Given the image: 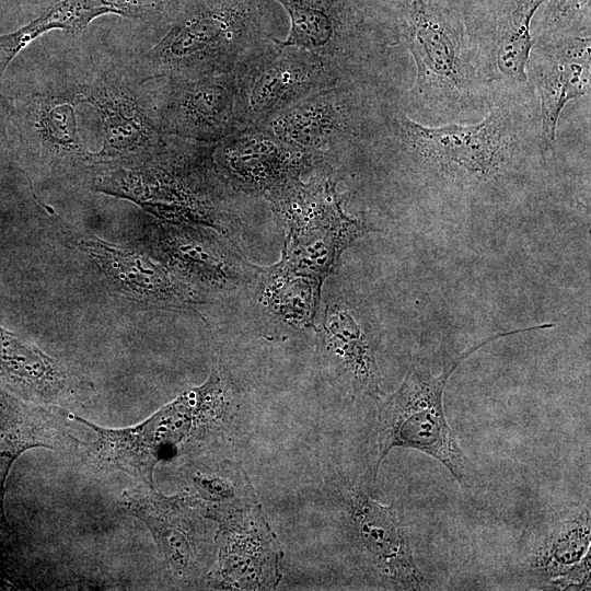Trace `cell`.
<instances>
[{
  "instance_id": "obj_11",
  "label": "cell",
  "mask_w": 591,
  "mask_h": 591,
  "mask_svg": "<svg viewBox=\"0 0 591 591\" xmlns=\"http://www.w3.org/2000/svg\"><path fill=\"white\" fill-rule=\"evenodd\" d=\"M349 80L339 67L321 56L278 45L242 74L246 121L248 126L260 124L315 92Z\"/></svg>"
},
{
  "instance_id": "obj_12",
  "label": "cell",
  "mask_w": 591,
  "mask_h": 591,
  "mask_svg": "<svg viewBox=\"0 0 591 591\" xmlns=\"http://www.w3.org/2000/svg\"><path fill=\"white\" fill-rule=\"evenodd\" d=\"M337 495L357 547L385 583L398 590L426 589L395 505H382L357 486L337 487Z\"/></svg>"
},
{
  "instance_id": "obj_6",
  "label": "cell",
  "mask_w": 591,
  "mask_h": 591,
  "mask_svg": "<svg viewBox=\"0 0 591 591\" xmlns=\"http://www.w3.org/2000/svg\"><path fill=\"white\" fill-rule=\"evenodd\" d=\"M243 73L153 80L159 84L148 93L161 130L166 136L212 144L250 127L242 95Z\"/></svg>"
},
{
  "instance_id": "obj_20",
  "label": "cell",
  "mask_w": 591,
  "mask_h": 591,
  "mask_svg": "<svg viewBox=\"0 0 591 591\" xmlns=\"http://www.w3.org/2000/svg\"><path fill=\"white\" fill-rule=\"evenodd\" d=\"M322 352L355 397H382L375 346L344 304H328L321 325Z\"/></svg>"
},
{
  "instance_id": "obj_5",
  "label": "cell",
  "mask_w": 591,
  "mask_h": 591,
  "mask_svg": "<svg viewBox=\"0 0 591 591\" xmlns=\"http://www.w3.org/2000/svg\"><path fill=\"white\" fill-rule=\"evenodd\" d=\"M38 206L47 225L68 248L83 256L107 286L127 299L158 308H186L202 303V293L148 254L83 232L50 207Z\"/></svg>"
},
{
  "instance_id": "obj_19",
  "label": "cell",
  "mask_w": 591,
  "mask_h": 591,
  "mask_svg": "<svg viewBox=\"0 0 591 591\" xmlns=\"http://www.w3.org/2000/svg\"><path fill=\"white\" fill-rule=\"evenodd\" d=\"M166 0H53L35 20L12 33L0 35V77L13 58L39 35L61 30L81 35L97 16L117 14L134 20H151Z\"/></svg>"
},
{
  "instance_id": "obj_25",
  "label": "cell",
  "mask_w": 591,
  "mask_h": 591,
  "mask_svg": "<svg viewBox=\"0 0 591 591\" xmlns=\"http://www.w3.org/2000/svg\"><path fill=\"white\" fill-rule=\"evenodd\" d=\"M590 10V0H549L546 15L551 23L565 26Z\"/></svg>"
},
{
  "instance_id": "obj_3",
  "label": "cell",
  "mask_w": 591,
  "mask_h": 591,
  "mask_svg": "<svg viewBox=\"0 0 591 591\" xmlns=\"http://www.w3.org/2000/svg\"><path fill=\"white\" fill-rule=\"evenodd\" d=\"M547 324L497 333L450 360L440 374L421 364H413L399 387L378 402L373 431L371 475L375 480L379 468L395 448L425 453L441 463L462 489L471 490L477 482L474 463L457 442L443 405L448 380L457 367L485 345L519 333L545 329Z\"/></svg>"
},
{
  "instance_id": "obj_27",
  "label": "cell",
  "mask_w": 591,
  "mask_h": 591,
  "mask_svg": "<svg viewBox=\"0 0 591 591\" xmlns=\"http://www.w3.org/2000/svg\"><path fill=\"white\" fill-rule=\"evenodd\" d=\"M14 104L0 94V136L7 138V130L13 114Z\"/></svg>"
},
{
  "instance_id": "obj_4",
  "label": "cell",
  "mask_w": 591,
  "mask_h": 591,
  "mask_svg": "<svg viewBox=\"0 0 591 591\" xmlns=\"http://www.w3.org/2000/svg\"><path fill=\"white\" fill-rule=\"evenodd\" d=\"M73 84L81 103L95 108L102 118V148L92 152L91 165L135 164L167 146L171 136L161 130L148 90L129 61H97Z\"/></svg>"
},
{
  "instance_id": "obj_15",
  "label": "cell",
  "mask_w": 591,
  "mask_h": 591,
  "mask_svg": "<svg viewBox=\"0 0 591 591\" xmlns=\"http://www.w3.org/2000/svg\"><path fill=\"white\" fill-rule=\"evenodd\" d=\"M140 233V240L163 266L192 287L220 290L243 277V263L198 224L153 217Z\"/></svg>"
},
{
  "instance_id": "obj_17",
  "label": "cell",
  "mask_w": 591,
  "mask_h": 591,
  "mask_svg": "<svg viewBox=\"0 0 591 591\" xmlns=\"http://www.w3.org/2000/svg\"><path fill=\"white\" fill-rule=\"evenodd\" d=\"M0 380L48 409L90 401L93 386L59 360L0 326Z\"/></svg>"
},
{
  "instance_id": "obj_18",
  "label": "cell",
  "mask_w": 591,
  "mask_h": 591,
  "mask_svg": "<svg viewBox=\"0 0 591 591\" xmlns=\"http://www.w3.org/2000/svg\"><path fill=\"white\" fill-rule=\"evenodd\" d=\"M290 16V30L279 46H292L321 56L350 77L358 61L356 30L345 0H277Z\"/></svg>"
},
{
  "instance_id": "obj_13",
  "label": "cell",
  "mask_w": 591,
  "mask_h": 591,
  "mask_svg": "<svg viewBox=\"0 0 591 591\" xmlns=\"http://www.w3.org/2000/svg\"><path fill=\"white\" fill-rule=\"evenodd\" d=\"M216 569L209 573L220 589L268 590L282 577L283 551L260 503L218 522Z\"/></svg>"
},
{
  "instance_id": "obj_7",
  "label": "cell",
  "mask_w": 591,
  "mask_h": 591,
  "mask_svg": "<svg viewBox=\"0 0 591 591\" xmlns=\"http://www.w3.org/2000/svg\"><path fill=\"white\" fill-rule=\"evenodd\" d=\"M82 104L73 83H54L14 105L10 119L21 151L48 176L86 183L91 154L78 126Z\"/></svg>"
},
{
  "instance_id": "obj_16",
  "label": "cell",
  "mask_w": 591,
  "mask_h": 591,
  "mask_svg": "<svg viewBox=\"0 0 591 591\" xmlns=\"http://www.w3.org/2000/svg\"><path fill=\"white\" fill-rule=\"evenodd\" d=\"M348 83L315 92L259 125L280 141L325 161L331 152L359 132L355 97Z\"/></svg>"
},
{
  "instance_id": "obj_21",
  "label": "cell",
  "mask_w": 591,
  "mask_h": 591,
  "mask_svg": "<svg viewBox=\"0 0 591 591\" xmlns=\"http://www.w3.org/2000/svg\"><path fill=\"white\" fill-rule=\"evenodd\" d=\"M590 38L569 37L544 47L534 77L541 97L542 132L548 142L556 138L565 105L590 91Z\"/></svg>"
},
{
  "instance_id": "obj_23",
  "label": "cell",
  "mask_w": 591,
  "mask_h": 591,
  "mask_svg": "<svg viewBox=\"0 0 591 591\" xmlns=\"http://www.w3.org/2000/svg\"><path fill=\"white\" fill-rule=\"evenodd\" d=\"M589 505L557 521L526 560L529 569L551 580L564 575L590 552Z\"/></svg>"
},
{
  "instance_id": "obj_1",
  "label": "cell",
  "mask_w": 591,
  "mask_h": 591,
  "mask_svg": "<svg viewBox=\"0 0 591 591\" xmlns=\"http://www.w3.org/2000/svg\"><path fill=\"white\" fill-rule=\"evenodd\" d=\"M257 0H201L130 60L141 82L243 73L278 48Z\"/></svg>"
},
{
  "instance_id": "obj_10",
  "label": "cell",
  "mask_w": 591,
  "mask_h": 591,
  "mask_svg": "<svg viewBox=\"0 0 591 591\" xmlns=\"http://www.w3.org/2000/svg\"><path fill=\"white\" fill-rule=\"evenodd\" d=\"M211 160L227 185L268 198L300 179L303 171L324 162L280 141L259 124L212 143Z\"/></svg>"
},
{
  "instance_id": "obj_14",
  "label": "cell",
  "mask_w": 591,
  "mask_h": 591,
  "mask_svg": "<svg viewBox=\"0 0 591 591\" xmlns=\"http://www.w3.org/2000/svg\"><path fill=\"white\" fill-rule=\"evenodd\" d=\"M396 118L407 144L444 167L483 177L496 172L503 160L509 128L508 116L499 107L472 125L428 127L403 113Z\"/></svg>"
},
{
  "instance_id": "obj_9",
  "label": "cell",
  "mask_w": 591,
  "mask_h": 591,
  "mask_svg": "<svg viewBox=\"0 0 591 591\" xmlns=\"http://www.w3.org/2000/svg\"><path fill=\"white\" fill-rule=\"evenodd\" d=\"M118 506L150 531L176 583L196 584L206 575L211 547L204 517L182 494L165 496L138 484L120 494Z\"/></svg>"
},
{
  "instance_id": "obj_2",
  "label": "cell",
  "mask_w": 591,
  "mask_h": 591,
  "mask_svg": "<svg viewBox=\"0 0 591 591\" xmlns=\"http://www.w3.org/2000/svg\"><path fill=\"white\" fill-rule=\"evenodd\" d=\"M228 405L225 384L213 369L204 384L184 391L134 426L105 428L72 415L95 438L89 442L74 438L70 448L92 473L121 472L139 485L154 487L157 465L204 441L223 420Z\"/></svg>"
},
{
  "instance_id": "obj_26",
  "label": "cell",
  "mask_w": 591,
  "mask_h": 591,
  "mask_svg": "<svg viewBox=\"0 0 591 591\" xmlns=\"http://www.w3.org/2000/svg\"><path fill=\"white\" fill-rule=\"evenodd\" d=\"M590 552L576 566L549 581L551 588L558 590L590 589Z\"/></svg>"
},
{
  "instance_id": "obj_22",
  "label": "cell",
  "mask_w": 591,
  "mask_h": 591,
  "mask_svg": "<svg viewBox=\"0 0 591 591\" xmlns=\"http://www.w3.org/2000/svg\"><path fill=\"white\" fill-rule=\"evenodd\" d=\"M189 480L182 496L204 518L217 523L259 502L242 466L228 460L196 467Z\"/></svg>"
},
{
  "instance_id": "obj_8",
  "label": "cell",
  "mask_w": 591,
  "mask_h": 591,
  "mask_svg": "<svg viewBox=\"0 0 591 591\" xmlns=\"http://www.w3.org/2000/svg\"><path fill=\"white\" fill-rule=\"evenodd\" d=\"M404 43L416 62L417 93L428 101H456L471 89L462 26L426 0H412L405 15Z\"/></svg>"
},
{
  "instance_id": "obj_24",
  "label": "cell",
  "mask_w": 591,
  "mask_h": 591,
  "mask_svg": "<svg viewBox=\"0 0 591 591\" xmlns=\"http://www.w3.org/2000/svg\"><path fill=\"white\" fill-rule=\"evenodd\" d=\"M545 0H517L509 18L500 28L494 48V63L500 78L523 83L534 40L531 36V20Z\"/></svg>"
}]
</instances>
